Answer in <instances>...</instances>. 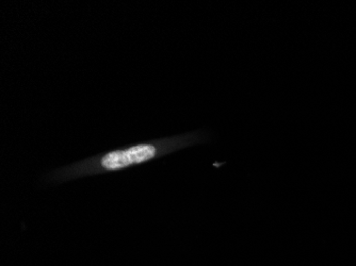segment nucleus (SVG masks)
Listing matches in <instances>:
<instances>
[{
    "instance_id": "nucleus-1",
    "label": "nucleus",
    "mask_w": 356,
    "mask_h": 266,
    "mask_svg": "<svg viewBox=\"0 0 356 266\" xmlns=\"http://www.w3.org/2000/svg\"><path fill=\"white\" fill-rule=\"evenodd\" d=\"M156 156V148L152 145H137L127 150H117L106 155L101 165L107 170H120L148 161Z\"/></svg>"
}]
</instances>
